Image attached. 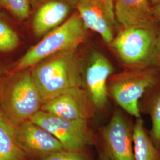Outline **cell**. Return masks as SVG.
Returning a JSON list of instances; mask_svg holds the SVG:
<instances>
[{"label":"cell","mask_w":160,"mask_h":160,"mask_svg":"<svg viewBox=\"0 0 160 160\" xmlns=\"http://www.w3.org/2000/svg\"><path fill=\"white\" fill-rule=\"evenodd\" d=\"M160 79V71L157 67L130 69L110 77L108 94L128 113L141 118L139 102Z\"/></svg>","instance_id":"3"},{"label":"cell","mask_w":160,"mask_h":160,"mask_svg":"<svg viewBox=\"0 0 160 160\" xmlns=\"http://www.w3.org/2000/svg\"><path fill=\"white\" fill-rule=\"evenodd\" d=\"M133 143L135 160H160V149L152 142L141 118L133 126Z\"/></svg>","instance_id":"16"},{"label":"cell","mask_w":160,"mask_h":160,"mask_svg":"<svg viewBox=\"0 0 160 160\" xmlns=\"http://www.w3.org/2000/svg\"><path fill=\"white\" fill-rule=\"evenodd\" d=\"M0 80H1V74H0Z\"/></svg>","instance_id":"23"},{"label":"cell","mask_w":160,"mask_h":160,"mask_svg":"<svg viewBox=\"0 0 160 160\" xmlns=\"http://www.w3.org/2000/svg\"><path fill=\"white\" fill-rule=\"evenodd\" d=\"M42 160H94L88 149L80 151L63 150L50 155Z\"/></svg>","instance_id":"19"},{"label":"cell","mask_w":160,"mask_h":160,"mask_svg":"<svg viewBox=\"0 0 160 160\" xmlns=\"http://www.w3.org/2000/svg\"><path fill=\"white\" fill-rule=\"evenodd\" d=\"M77 49L61 52L31 68L43 104L72 88L83 87V69Z\"/></svg>","instance_id":"1"},{"label":"cell","mask_w":160,"mask_h":160,"mask_svg":"<svg viewBox=\"0 0 160 160\" xmlns=\"http://www.w3.org/2000/svg\"><path fill=\"white\" fill-rule=\"evenodd\" d=\"M148 1L152 6H155L160 3V0H148Z\"/></svg>","instance_id":"22"},{"label":"cell","mask_w":160,"mask_h":160,"mask_svg":"<svg viewBox=\"0 0 160 160\" xmlns=\"http://www.w3.org/2000/svg\"><path fill=\"white\" fill-rule=\"evenodd\" d=\"M17 142L26 154L43 158L65 150L62 145L50 132L28 120L16 128Z\"/></svg>","instance_id":"11"},{"label":"cell","mask_w":160,"mask_h":160,"mask_svg":"<svg viewBox=\"0 0 160 160\" xmlns=\"http://www.w3.org/2000/svg\"><path fill=\"white\" fill-rule=\"evenodd\" d=\"M115 0H77L76 10L86 28L99 34L108 45L114 39L119 26Z\"/></svg>","instance_id":"9"},{"label":"cell","mask_w":160,"mask_h":160,"mask_svg":"<svg viewBox=\"0 0 160 160\" xmlns=\"http://www.w3.org/2000/svg\"><path fill=\"white\" fill-rule=\"evenodd\" d=\"M12 80L1 97V106L6 117L18 125L41 110L43 102L33 79L31 69L12 75Z\"/></svg>","instance_id":"4"},{"label":"cell","mask_w":160,"mask_h":160,"mask_svg":"<svg viewBox=\"0 0 160 160\" xmlns=\"http://www.w3.org/2000/svg\"><path fill=\"white\" fill-rule=\"evenodd\" d=\"M20 42L19 36L6 21L0 18V52L13 51Z\"/></svg>","instance_id":"18"},{"label":"cell","mask_w":160,"mask_h":160,"mask_svg":"<svg viewBox=\"0 0 160 160\" xmlns=\"http://www.w3.org/2000/svg\"><path fill=\"white\" fill-rule=\"evenodd\" d=\"M113 72L108 59L101 52H92L83 73L84 87L98 110L104 109L108 103V80Z\"/></svg>","instance_id":"10"},{"label":"cell","mask_w":160,"mask_h":160,"mask_svg":"<svg viewBox=\"0 0 160 160\" xmlns=\"http://www.w3.org/2000/svg\"><path fill=\"white\" fill-rule=\"evenodd\" d=\"M77 0H48L38 8L33 21L37 37L47 34L63 24L76 8Z\"/></svg>","instance_id":"13"},{"label":"cell","mask_w":160,"mask_h":160,"mask_svg":"<svg viewBox=\"0 0 160 160\" xmlns=\"http://www.w3.org/2000/svg\"><path fill=\"white\" fill-rule=\"evenodd\" d=\"M133 126L120 110L114 111L109 123L97 134L101 160H135Z\"/></svg>","instance_id":"7"},{"label":"cell","mask_w":160,"mask_h":160,"mask_svg":"<svg viewBox=\"0 0 160 160\" xmlns=\"http://www.w3.org/2000/svg\"><path fill=\"white\" fill-rule=\"evenodd\" d=\"M152 12L155 18L160 23V3L152 6Z\"/></svg>","instance_id":"21"},{"label":"cell","mask_w":160,"mask_h":160,"mask_svg":"<svg viewBox=\"0 0 160 160\" xmlns=\"http://www.w3.org/2000/svg\"><path fill=\"white\" fill-rule=\"evenodd\" d=\"M114 11L123 29H157L160 23L155 18L148 0H115Z\"/></svg>","instance_id":"12"},{"label":"cell","mask_w":160,"mask_h":160,"mask_svg":"<svg viewBox=\"0 0 160 160\" xmlns=\"http://www.w3.org/2000/svg\"><path fill=\"white\" fill-rule=\"evenodd\" d=\"M158 29H123L109 46L131 69L156 67Z\"/></svg>","instance_id":"5"},{"label":"cell","mask_w":160,"mask_h":160,"mask_svg":"<svg viewBox=\"0 0 160 160\" xmlns=\"http://www.w3.org/2000/svg\"><path fill=\"white\" fill-rule=\"evenodd\" d=\"M29 120L50 132L65 150L80 151L97 145V135L90 121L68 120L41 110Z\"/></svg>","instance_id":"6"},{"label":"cell","mask_w":160,"mask_h":160,"mask_svg":"<svg viewBox=\"0 0 160 160\" xmlns=\"http://www.w3.org/2000/svg\"><path fill=\"white\" fill-rule=\"evenodd\" d=\"M141 100L143 102L139 106L141 113L142 112L148 114L151 121L150 137L155 146L160 149V79L145 92Z\"/></svg>","instance_id":"14"},{"label":"cell","mask_w":160,"mask_h":160,"mask_svg":"<svg viewBox=\"0 0 160 160\" xmlns=\"http://www.w3.org/2000/svg\"><path fill=\"white\" fill-rule=\"evenodd\" d=\"M41 110L68 120L91 121L98 110L85 88L78 87L43 103Z\"/></svg>","instance_id":"8"},{"label":"cell","mask_w":160,"mask_h":160,"mask_svg":"<svg viewBox=\"0 0 160 160\" xmlns=\"http://www.w3.org/2000/svg\"><path fill=\"white\" fill-rule=\"evenodd\" d=\"M36 0H0V6L5 8L19 20L29 18L33 2Z\"/></svg>","instance_id":"17"},{"label":"cell","mask_w":160,"mask_h":160,"mask_svg":"<svg viewBox=\"0 0 160 160\" xmlns=\"http://www.w3.org/2000/svg\"><path fill=\"white\" fill-rule=\"evenodd\" d=\"M88 29L78 12L72 13L61 26L46 34L32 47L10 72V75L31 68L47 58L61 52L77 49L86 39Z\"/></svg>","instance_id":"2"},{"label":"cell","mask_w":160,"mask_h":160,"mask_svg":"<svg viewBox=\"0 0 160 160\" xmlns=\"http://www.w3.org/2000/svg\"><path fill=\"white\" fill-rule=\"evenodd\" d=\"M156 58H157L156 67L160 71V24L158 29V34H157Z\"/></svg>","instance_id":"20"},{"label":"cell","mask_w":160,"mask_h":160,"mask_svg":"<svg viewBox=\"0 0 160 160\" xmlns=\"http://www.w3.org/2000/svg\"><path fill=\"white\" fill-rule=\"evenodd\" d=\"M14 124L0 112V160H24L26 153L17 142Z\"/></svg>","instance_id":"15"}]
</instances>
